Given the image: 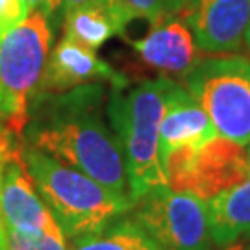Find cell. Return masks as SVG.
I'll return each instance as SVG.
<instances>
[{
  "label": "cell",
  "instance_id": "1",
  "mask_svg": "<svg viewBox=\"0 0 250 250\" xmlns=\"http://www.w3.org/2000/svg\"><path fill=\"white\" fill-rule=\"evenodd\" d=\"M104 83L36 95L24 139L26 145L87 174L104 188L130 197L123 152L115 134L104 123Z\"/></svg>",
  "mask_w": 250,
  "mask_h": 250
},
{
  "label": "cell",
  "instance_id": "2",
  "mask_svg": "<svg viewBox=\"0 0 250 250\" xmlns=\"http://www.w3.org/2000/svg\"><path fill=\"white\" fill-rule=\"evenodd\" d=\"M178 82L158 76L123 93L111 87L106 115L125 158L130 197L137 200L154 188L167 186L160 161V126Z\"/></svg>",
  "mask_w": 250,
  "mask_h": 250
},
{
  "label": "cell",
  "instance_id": "3",
  "mask_svg": "<svg viewBox=\"0 0 250 250\" xmlns=\"http://www.w3.org/2000/svg\"><path fill=\"white\" fill-rule=\"evenodd\" d=\"M22 160L67 239L106 228L134 208V200L104 188L36 146H22Z\"/></svg>",
  "mask_w": 250,
  "mask_h": 250
},
{
  "label": "cell",
  "instance_id": "4",
  "mask_svg": "<svg viewBox=\"0 0 250 250\" xmlns=\"http://www.w3.org/2000/svg\"><path fill=\"white\" fill-rule=\"evenodd\" d=\"M54 30L41 9L0 36V107L6 130L17 137L30 121V104L52 50Z\"/></svg>",
  "mask_w": 250,
  "mask_h": 250
},
{
  "label": "cell",
  "instance_id": "5",
  "mask_svg": "<svg viewBox=\"0 0 250 250\" xmlns=\"http://www.w3.org/2000/svg\"><path fill=\"white\" fill-rule=\"evenodd\" d=\"M217 135L250 145V60L243 56L206 58L184 78Z\"/></svg>",
  "mask_w": 250,
  "mask_h": 250
},
{
  "label": "cell",
  "instance_id": "6",
  "mask_svg": "<svg viewBox=\"0 0 250 250\" xmlns=\"http://www.w3.org/2000/svg\"><path fill=\"white\" fill-rule=\"evenodd\" d=\"M161 167L172 191L191 193L208 202L249 178L250 148L215 135L198 148L169 154Z\"/></svg>",
  "mask_w": 250,
  "mask_h": 250
},
{
  "label": "cell",
  "instance_id": "7",
  "mask_svg": "<svg viewBox=\"0 0 250 250\" xmlns=\"http://www.w3.org/2000/svg\"><path fill=\"white\" fill-rule=\"evenodd\" d=\"M128 215L163 250H215L206 202L191 193L154 188L135 200Z\"/></svg>",
  "mask_w": 250,
  "mask_h": 250
},
{
  "label": "cell",
  "instance_id": "8",
  "mask_svg": "<svg viewBox=\"0 0 250 250\" xmlns=\"http://www.w3.org/2000/svg\"><path fill=\"white\" fill-rule=\"evenodd\" d=\"M0 223L4 230L24 235H39L60 226L28 172L22 148L0 163Z\"/></svg>",
  "mask_w": 250,
  "mask_h": 250
},
{
  "label": "cell",
  "instance_id": "9",
  "mask_svg": "<svg viewBox=\"0 0 250 250\" xmlns=\"http://www.w3.org/2000/svg\"><path fill=\"white\" fill-rule=\"evenodd\" d=\"M202 52H235L250 22V0H189L178 13Z\"/></svg>",
  "mask_w": 250,
  "mask_h": 250
},
{
  "label": "cell",
  "instance_id": "10",
  "mask_svg": "<svg viewBox=\"0 0 250 250\" xmlns=\"http://www.w3.org/2000/svg\"><path fill=\"white\" fill-rule=\"evenodd\" d=\"M128 43L141 65L170 80L186 78L200 62L193 34L178 15L163 13L146 36L128 39Z\"/></svg>",
  "mask_w": 250,
  "mask_h": 250
},
{
  "label": "cell",
  "instance_id": "11",
  "mask_svg": "<svg viewBox=\"0 0 250 250\" xmlns=\"http://www.w3.org/2000/svg\"><path fill=\"white\" fill-rule=\"evenodd\" d=\"M104 82L115 89H126L130 85L126 74L115 71L91 48L74 43L69 37H63L50 50L36 95L65 93L82 85Z\"/></svg>",
  "mask_w": 250,
  "mask_h": 250
},
{
  "label": "cell",
  "instance_id": "12",
  "mask_svg": "<svg viewBox=\"0 0 250 250\" xmlns=\"http://www.w3.org/2000/svg\"><path fill=\"white\" fill-rule=\"evenodd\" d=\"M134 19V11L123 0H87L63 17V37L97 50L111 37L125 36Z\"/></svg>",
  "mask_w": 250,
  "mask_h": 250
},
{
  "label": "cell",
  "instance_id": "13",
  "mask_svg": "<svg viewBox=\"0 0 250 250\" xmlns=\"http://www.w3.org/2000/svg\"><path fill=\"white\" fill-rule=\"evenodd\" d=\"M215 135L217 132L209 117L189 91L180 85L170 99L160 126V161L163 163L169 154L182 148H198Z\"/></svg>",
  "mask_w": 250,
  "mask_h": 250
},
{
  "label": "cell",
  "instance_id": "14",
  "mask_svg": "<svg viewBox=\"0 0 250 250\" xmlns=\"http://www.w3.org/2000/svg\"><path fill=\"white\" fill-rule=\"evenodd\" d=\"M250 148V145H249ZM208 226L215 249L250 239V176L206 202Z\"/></svg>",
  "mask_w": 250,
  "mask_h": 250
},
{
  "label": "cell",
  "instance_id": "15",
  "mask_svg": "<svg viewBox=\"0 0 250 250\" xmlns=\"http://www.w3.org/2000/svg\"><path fill=\"white\" fill-rule=\"evenodd\" d=\"M67 250H163L130 215L115 219L106 228L71 239Z\"/></svg>",
  "mask_w": 250,
  "mask_h": 250
},
{
  "label": "cell",
  "instance_id": "16",
  "mask_svg": "<svg viewBox=\"0 0 250 250\" xmlns=\"http://www.w3.org/2000/svg\"><path fill=\"white\" fill-rule=\"evenodd\" d=\"M4 249L6 250H67V237L60 226L50 228L39 235L4 230Z\"/></svg>",
  "mask_w": 250,
  "mask_h": 250
},
{
  "label": "cell",
  "instance_id": "17",
  "mask_svg": "<svg viewBox=\"0 0 250 250\" xmlns=\"http://www.w3.org/2000/svg\"><path fill=\"white\" fill-rule=\"evenodd\" d=\"M26 15L22 0H0V36Z\"/></svg>",
  "mask_w": 250,
  "mask_h": 250
},
{
  "label": "cell",
  "instance_id": "18",
  "mask_svg": "<svg viewBox=\"0 0 250 250\" xmlns=\"http://www.w3.org/2000/svg\"><path fill=\"white\" fill-rule=\"evenodd\" d=\"M85 2L87 0H45V6L41 8V11L50 21V24H62L63 17L69 11H72V9L82 6V4H85Z\"/></svg>",
  "mask_w": 250,
  "mask_h": 250
},
{
  "label": "cell",
  "instance_id": "19",
  "mask_svg": "<svg viewBox=\"0 0 250 250\" xmlns=\"http://www.w3.org/2000/svg\"><path fill=\"white\" fill-rule=\"evenodd\" d=\"M128 8L134 11L135 17H143L146 21H158L165 13L160 0H123Z\"/></svg>",
  "mask_w": 250,
  "mask_h": 250
},
{
  "label": "cell",
  "instance_id": "20",
  "mask_svg": "<svg viewBox=\"0 0 250 250\" xmlns=\"http://www.w3.org/2000/svg\"><path fill=\"white\" fill-rule=\"evenodd\" d=\"M161 8L165 13H170V15H178L182 9L188 6L189 0H160Z\"/></svg>",
  "mask_w": 250,
  "mask_h": 250
},
{
  "label": "cell",
  "instance_id": "21",
  "mask_svg": "<svg viewBox=\"0 0 250 250\" xmlns=\"http://www.w3.org/2000/svg\"><path fill=\"white\" fill-rule=\"evenodd\" d=\"M22 6L26 9V13L34 11V9H41L45 6V0H22Z\"/></svg>",
  "mask_w": 250,
  "mask_h": 250
},
{
  "label": "cell",
  "instance_id": "22",
  "mask_svg": "<svg viewBox=\"0 0 250 250\" xmlns=\"http://www.w3.org/2000/svg\"><path fill=\"white\" fill-rule=\"evenodd\" d=\"M219 250H250V239L249 241H235L232 243V245H226V247H223V249H219Z\"/></svg>",
  "mask_w": 250,
  "mask_h": 250
},
{
  "label": "cell",
  "instance_id": "23",
  "mask_svg": "<svg viewBox=\"0 0 250 250\" xmlns=\"http://www.w3.org/2000/svg\"><path fill=\"white\" fill-rule=\"evenodd\" d=\"M245 46H247V50L250 52V22H249V28H247V34H245Z\"/></svg>",
  "mask_w": 250,
  "mask_h": 250
},
{
  "label": "cell",
  "instance_id": "24",
  "mask_svg": "<svg viewBox=\"0 0 250 250\" xmlns=\"http://www.w3.org/2000/svg\"><path fill=\"white\" fill-rule=\"evenodd\" d=\"M8 130H6V126H4V119H2V107H0V135L6 134Z\"/></svg>",
  "mask_w": 250,
  "mask_h": 250
},
{
  "label": "cell",
  "instance_id": "25",
  "mask_svg": "<svg viewBox=\"0 0 250 250\" xmlns=\"http://www.w3.org/2000/svg\"><path fill=\"white\" fill-rule=\"evenodd\" d=\"M4 249V228H2V223H0V250Z\"/></svg>",
  "mask_w": 250,
  "mask_h": 250
},
{
  "label": "cell",
  "instance_id": "26",
  "mask_svg": "<svg viewBox=\"0 0 250 250\" xmlns=\"http://www.w3.org/2000/svg\"><path fill=\"white\" fill-rule=\"evenodd\" d=\"M9 156V154H8ZM4 158H6V156H0V163H2V160H4Z\"/></svg>",
  "mask_w": 250,
  "mask_h": 250
},
{
  "label": "cell",
  "instance_id": "27",
  "mask_svg": "<svg viewBox=\"0 0 250 250\" xmlns=\"http://www.w3.org/2000/svg\"><path fill=\"white\" fill-rule=\"evenodd\" d=\"M2 250H6V249H2Z\"/></svg>",
  "mask_w": 250,
  "mask_h": 250
}]
</instances>
